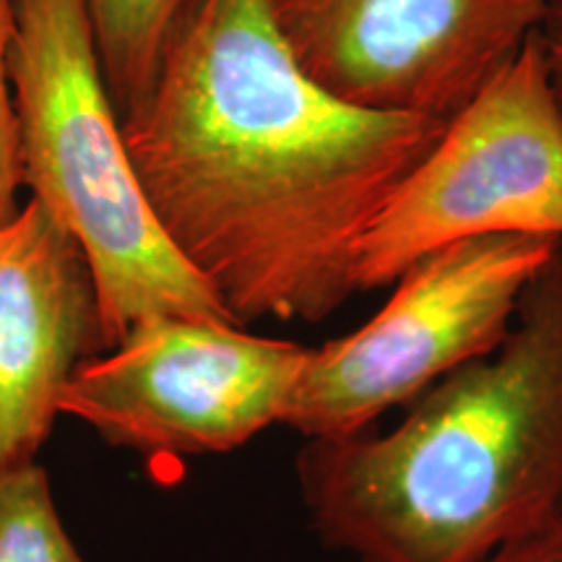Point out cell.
Instances as JSON below:
<instances>
[{"instance_id": "11", "label": "cell", "mask_w": 562, "mask_h": 562, "mask_svg": "<svg viewBox=\"0 0 562 562\" xmlns=\"http://www.w3.org/2000/svg\"><path fill=\"white\" fill-rule=\"evenodd\" d=\"M13 34H16V5L13 0H0V227L16 216V193L24 186L19 157V121L9 76Z\"/></svg>"}, {"instance_id": "13", "label": "cell", "mask_w": 562, "mask_h": 562, "mask_svg": "<svg viewBox=\"0 0 562 562\" xmlns=\"http://www.w3.org/2000/svg\"><path fill=\"white\" fill-rule=\"evenodd\" d=\"M537 40L542 45L547 74H550V83L562 110V0H544Z\"/></svg>"}, {"instance_id": "6", "label": "cell", "mask_w": 562, "mask_h": 562, "mask_svg": "<svg viewBox=\"0 0 562 562\" xmlns=\"http://www.w3.org/2000/svg\"><path fill=\"white\" fill-rule=\"evenodd\" d=\"M305 355L229 321L161 315L76 368L58 414L151 459L229 453L281 425Z\"/></svg>"}, {"instance_id": "5", "label": "cell", "mask_w": 562, "mask_h": 562, "mask_svg": "<svg viewBox=\"0 0 562 562\" xmlns=\"http://www.w3.org/2000/svg\"><path fill=\"white\" fill-rule=\"evenodd\" d=\"M558 240L476 237L412 263L368 323L307 347L281 425L305 440L368 432L510 331L518 302Z\"/></svg>"}, {"instance_id": "1", "label": "cell", "mask_w": 562, "mask_h": 562, "mask_svg": "<svg viewBox=\"0 0 562 562\" xmlns=\"http://www.w3.org/2000/svg\"><path fill=\"white\" fill-rule=\"evenodd\" d=\"M121 128L167 240L248 328L347 305L362 232L446 121L321 87L263 0H199Z\"/></svg>"}, {"instance_id": "10", "label": "cell", "mask_w": 562, "mask_h": 562, "mask_svg": "<svg viewBox=\"0 0 562 562\" xmlns=\"http://www.w3.org/2000/svg\"><path fill=\"white\" fill-rule=\"evenodd\" d=\"M0 562H83L34 461L0 469Z\"/></svg>"}, {"instance_id": "2", "label": "cell", "mask_w": 562, "mask_h": 562, "mask_svg": "<svg viewBox=\"0 0 562 562\" xmlns=\"http://www.w3.org/2000/svg\"><path fill=\"white\" fill-rule=\"evenodd\" d=\"M297 484L351 562H480L562 518V243L490 355L389 432L305 440Z\"/></svg>"}, {"instance_id": "12", "label": "cell", "mask_w": 562, "mask_h": 562, "mask_svg": "<svg viewBox=\"0 0 562 562\" xmlns=\"http://www.w3.org/2000/svg\"><path fill=\"white\" fill-rule=\"evenodd\" d=\"M480 562H562V518L503 544Z\"/></svg>"}, {"instance_id": "3", "label": "cell", "mask_w": 562, "mask_h": 562, "mask_svg": "<svg viewBox=\"0 0 562 562\" xmlns=\"http://www.w3.org/2000/svg\"><path fill=\"white\" fill-rule=\"evenodd\" d=\"M13 5L9 76L21 175L32 199L87 252L104 347H117L133 326L161 315L235 323L167 240L140 191L102 79L87 0Z\"/></svg>"}, {"instance_id": "4", "label": "cell", "mask_w": 562, "mask_h": 562, "mask_svg": "<svg viewBox=\"0 0 562 562\" xmlns=\"http://www.w3.org/2000/svg\"><path fill=\"white\" fill-rule=\"evenodd\" d=\"M497 235L562 243V110L537 32L448 117L368 224L355 286L383 290L435 250Z\"/></svg>"}, {"instance_id": "8", "label": "cell", "mask_w": 562, "mask_h": 562, "mask_svg": "<svg viewBox=\"0 0 562 562\" xmlns=\"http://www.w3.org/2000/svg\"><path fill=\"white\" fill-rule=\"evenodd\" d=\"M108 351L89 258L30 199L0 227V469L34 461L76 368Z\"/></svg>"}, {"instance_id": "9", "label": "cell", "mask_w": 562, "mask_h": 562, "mask_svg": "<svg viewBox=\"0 0 562 562\" xmlns=\"http://www.w3.org/2000/svg\"><path fill=\"white\" fill-rule=\"evenodd\" d=\"M199 0H87L97 58L121 123L157 83L167 50Z\"/></svg>"}, {"instance_id": "7", "label": "cell", "mask_w": 562, "mask_h": 562, "mask_svg": "<svg viewBox=\"0 0 562 562\" xmlns=\"http://www.w3.org/2000/svg\"><path fill=\"white\" fill-rule=\"evenodd\" d=\"M300 68L341 100L448 121L537 32L544 0H263Z\"/></svg>"}]
</instances>
